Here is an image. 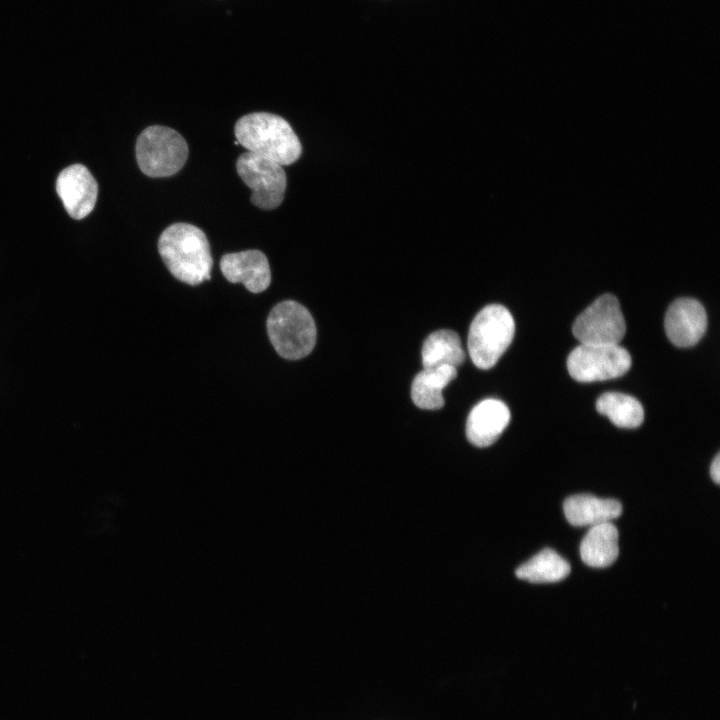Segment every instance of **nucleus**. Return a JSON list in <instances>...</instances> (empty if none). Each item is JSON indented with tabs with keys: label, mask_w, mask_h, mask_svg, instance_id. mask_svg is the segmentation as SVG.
<instances>
[{
	"label": "nucleus",
	"mask_w": 720,
	"mask_h": 720,
	"mask_svg": "<svg viewBox=\"0 0 720 720\" xmlns=\"http://www.w3.org/2000/svg\"><path fill=\"white\" fill-rule=\"evenodd\" d=\"M618 554V530L611 522L591 526L580 545L582 561L594 568L610 566Z\"/></svg>",
	"instance_id": "obj_14"
},
{
	"label": "nucleus",
	"mask_w": 720,
	"mask_h": 720,
	"mask_svg": "<svg viewBox=\"0 0 720 720\" xmlns=\"http://www.w3.org/2000/svg\"><path fill=\"white\" fill-rule=\"evenodd\" d=\"M158 252L179 281L196 286L210 280L213 259L205 233L192 224L174 223L159 237Z\"/></svg>",
	"instance_id": "obj_1"
},
{
	"label": "nucleus",
	"mask_w": 720,
	"mask_h": 720,
	"mask_svg": "<svg viewBox=\"0 0 720 720\" xmlns=\"http://www.w3.org/2000/svg\"><path fill=\"white\" fill-rule=\"evenodd\" d=\"M237 142L248 151L271 159L280 165L296 162L302 145L290 124L268 112H254L237 120L234 128Z\"/></svg>",
	"instance_id": "obj_2"
},
{
	"label": "nucleus",
	"mask_w": 720,
	"mask_h": 720,
	"mask_svg": "<svg viewBox=\"0 0 720 720\" xmlns=\"http://www.w3.org/2000/svg\"><path fill=\"white\" fill-rule=\"evenodd\" d=\"M569 563L550 548H545L519 566L515 575L531 583H552L566 578Z\"/></svg>",
	"instance_id": "obj_17"
},
{
	"label": "nucleus",
	"mask_w": 720,
	"mask_h": 720,
	"mask_svg": "<svg viewBox=\"0 0 720 720\" xmlns=\"http://www.w3.org/2000/svg\"><path fill=\"white\" fill-rule=\"evenodd\" d=\"M510 421L506 404L497 399H485L473 407L466 422V436L477 447L493 444Z\"/></svg>",
	"instance_id": "obj_12"
},
{
	"label": "nucleus",
	"mask_w": 720,
	"mask_h": 720,
	"mask_svg": "<svg viewBox=\"0 0 720 720\" xmlns=\"http://www.w3.org/2000/svg\"><path fill=\"white\" fill-rule=\"evenodd\" d=\"M242 181L251 189L250 201L262 210H273L283 202L286 173L279 163L247 151L236 162Z\"/></svg>",
	"instance_id": "obj_6"
},
{
	"label": "nucleus",
	"mask_w": 720,
	"mask_h": 720,
	"mask_svg": "<svg viewBox=\"0 0 720 720\" xmlns=\"http://www.w3.org/2000/svg\"><path fill=\"white\" fill-rule=\"evenodd\" d=\"M665 332L672 344L687 348L697 344L707 328V314L693 298H679L670 304L665 315Z\"/></svg>",
	"instance_id": "obj_10"
},
{
	"label": "nucleus",
	"mask_w": 720,
	"mask_h": 720,
	"mask_svg": "<svg viewBox=\"0 0 720 720\" xmlns=\"http://www.w3.org/2000/svg\"><path fill=\"white\" fill-rule=\"evenodd\" d=\"M514 332V319L506 307L491 304L478 312L468 334V351L475 366L492 368L509 347Z\"/></svg>",
	"instance_id": "obj_4"
},
{
	"label": "nucleus",
	"mask_w": 720,
	"mask_h": 720,
	"mask_svg": "<svg viewBox=\"0 0 720 720\" xmlns=\"http://www.w3.org/2000/svg\"><path fill=\"white\" fill-rule=\"evenodd\" d=\"M457 376L453 366L442 365L424 368L411 385V398L421 409L436 410L444 405L442 390Z\"/></svg>",
	"instance_id": "obj_15"
},
{
	"label": "nucleus",
	"mask_w": 720,
	"mask_h": 720,
	"mask_svg": "<svg viewBox=\"0 0 720 720\" xmlns=\"http://www.w3.org/2000/svg\"><path fill=\"white\" fill-rule=\"evenodd\" d=\"M710 475L712 480L716 483H720V455L719 453L715 456L710 466Z\"/></svg>",
	"instance_id": "obj_19"
},
{
	"label": "nucleus",
	"mask_w": 720,
	"mask_h": 720,
	"mask_svg": "<svg viewBox=\"0 0 720 720\" xmlns=\"http://www.w3.org/2000/svg\"><path fill=\"white\" fill-rule=\"evenodd\" d=\"M596 409L620 428H636L644 420L641 403L636 398L619 392L602 394L596 401Z\"/></svg>",
	"instance_id": "obj_18"
},
{
	"label": "nucleus",
	"mask_w": 720,
	"mask_h": 720,
	"mask_svg": "<svg viewBox=\"0 0 720 720\" xmlns=\"http://www.w3.org/2000/svg\"><path fill=\"white\" fill-rule=\"evenodd\" d=\"M220 270L231 283H242L252 293L266 290L271 269L266 255L257 249L228 253L220 259Z\"/></svg>",
	"instance_id": "obj_11"
},
{
	"label": "nucleus",
	"mask_w": 720,
	"mask_h": 720,
	"mask_svg": "<svg viewBox=\"0 0 720 720\" xmlns=\"http://www.w3.org/2000/svg\"><path fill=\"white\" fill-rule=\"evenodd\" d=\"M188 145L176 130L153 125L137 138L135 154L140 170L152 178L169 177L183 168L188 158Z\"/></svg>",
	"instance_id": "obj_5"
},
{
	"label": "nucleus",
	"mask_w": 720,
	"mask_h": 720,
	"mask_svg": "<svg viewBox=\"0 0 720 720\" xmlns=\"http://www.w3.org/2000/svg\"><path fill=\"white\" fill-rule=\"evenodd\" d=\"M56 192L70 217L79 220L88 216L94 209L98 185L84 165L73 164L59 173Z\"/></svg>",
	"instance_id": "obj_9"
},
{
	"label": "nucleus",
	"mask_w": 720,
	"mask_h": 720,
	"mask_svg": "<svg viewBox=\"0 0 720 720\" xmlns=\"http://www.w3.org/2000/svg\"><path fill=\"white\" fill-rule=\"evenodd\" d=\"M268 338L286 360H299L309 355L316 343L317 330L306 307L294 300L276 304L266 320Z\"/></svg>",
	"instance_id": "obj_3"
},
{
	"label": "nucleus",
	"mask_w": 720,
	"mask_h": 720,
	"mask_svg": "<svg viewBox=\"0 0 720 720\" xmlns=\"http://www.w3.org/2000/svg\"><path fill=\"white\" fill-rule=\"evenodd\" d=\"M465 360V352L457 333L452 330H438L430 334L423 343L422 364L424 368L442 365L457 367Z\"/></svg>",
	"instance_id": "obj_16"
},
{
	"label": "nucleus",
	"mask_w": 720,
	"mask_h": 720,
	"mask_svg": "<svg viewBox=\"0 0 720 720\" xmlns=\"http://www.w3.org/2000/svg\"><path fill=\"white\" fill-rule=\"evenodd\" d=\"M631 366V356L620 345L580 344L567 358L570 376L578 382L614 379L625 374Z\"/></svg>",
	"instance_id": "obj_8"
},
{
	"label": "nucleus",
	"mask_w": 720,
	"mask_h": 720,
	"mask_svg": "<svg viewBox=\"0 0 720 720\" xmlns=\"http://www.w3.org/2000/svg\"><path fill=\"white\" fill-rule=\"evenodd\" d=\"M563 510L571 525L594 526L619 517L622 513V505L615 499H600L590 494H578L564 501Z\"/></svg>",
	"instance_id": "obj_13"
},
{
	"label": "nucleus",
	"mask_w": 720,
	"mask_h": 720,
	"mask_svg": "<svg viewBox=\"0 0 720 720\" xmlns=\"http://www.w3.org/2000/svg\"><path fill=\"white\" fill-rule=\"evenodd\" d=\"M572 332L580 344L619 345L626 325L618 299L612 294L598 297L575 319Z\"/></svg>",
	"instance_id": "obj_7"
}]
</instances>
